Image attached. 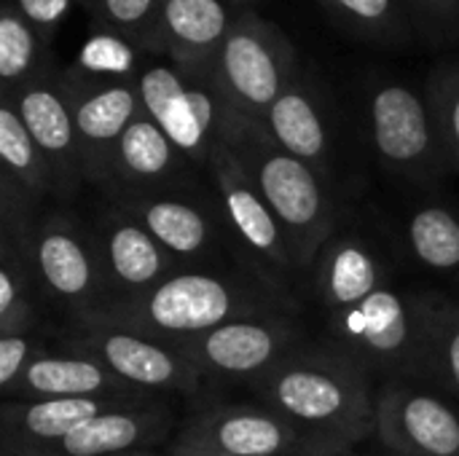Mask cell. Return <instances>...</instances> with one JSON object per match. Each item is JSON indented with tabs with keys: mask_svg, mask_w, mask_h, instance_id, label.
Instances as JSON below:
<instances>
[{
	"mask_svg": "<svg viewBox=\"0 0 459 456\" xmlns=\"http://www.w3.org/2000/svg\"><path fill=\"white\" fill-rule=\"evenodd\" d=\"M255 387L264 406L293 422L304 438L350 446L374 433L377 395L366 368L344 349L296 347Z\"/></svg>",
	"mask_w": 459,
	"mask_h": 456,
	"instance_id": "obj_1",
	"label": "cell"
},
{
	"mask_svg": "<svg viewBox=\"0 0 459 456\" xmlns=\"http://www.w3.org/2000/svg\"><path fill=\"white\" fill-rule=\"evenodd\" d=\"M223 145L237 153L280 220L296 269L312 266L320 250L328 245L333 228V204L323 185V175L307 161L282 151L261 121H253L242 113L234 116Z\"/></svg>",
	"mask_w": 459,
	"mask_h": 456,
	"instance_id": "obj_2",
	"label": "cell"
},
{
	"mask_svg": "<svg viewBox=\"0 0 459 456\" xmlns=\"http://www.w3.org/2000/svg\"><path fill=\"white\" fill-rule=\"evenodd\" d=\"M253 314H264L261 304H255L237 282L221 274L172 271L156 288L132 298L108 301L83 317L175 344Z\"/></svg>",
	"mask_w": 459,
	"mask_h": 456,
	"instance_id": "obj_3",
	"label": "cell"
},
{
	"mask_svg": "<svg viewBox=\"0 0 459 456\" xmlns=\"http://www.w3.org/2000/svg\"><path fill=\"white\" fill-rule=\"evenodd\" d=\"M293 67V46L277 24L255 11L234 13L215 56V78L242 116L264 124L266 110L296 78Z\"/></svg>",
	"mask_w": 459,
	"mask_h": 456,
	"instance_id": "obj_4",
	"label": "cell"
},
{
	"mask_svg": "<svg viewBox=\"0 0 459 456\" xmlns=\"http://www.w3.org/2000/svg\"><path fill=\"white\" fill-rule=\"evenodd\" d=\"M59 81L73 113L86 180L110 188L118 140L143 113L137 78H97L73 65L59 73Z\"/></svg>",
	"mask_w": 459,
	"mask_h": 456,
	"instance_id": "obj_5",
	"label": "cell"
},
{
	"mask_svg": "<svg viewBox=\"0 0 459 456\" xmlns=\"http://www.w3.org/2000/svg\"><path fill=\"white\" fill-rule=\"evenodd\" d=\"M30 258L40 293L67 306L73 317L91 314L102 306V271L91 234L62 210L35 215L30 228Z\"/></svg>",
	"mask_w": 459,
	"mask_h": 456,
	"instance_id": "obj_6",
	"label": "cell"
},
{
	"mask_svg": "<svg viewBox=\"0 0 459 456\" xmlns=\"http://www.w3.org/2000/svg\"><path fill=\"white\" fill-rule=\"evenodd\" d=\"M333 331L342 349L360 366L387 374L420 376L422 366V323L420 296L403 298L393 288H379L350 312L333 314Z\"/></svg>",
	"mask_w": 459,
	"mask_h": 456,
	"instance_id": "obj_7",
	"label": "cell"
},
{
	"mask_svg": "<svg viewBox=\"0 0 459 456\" xmlns=\"http://www.w3.org/2000/svg\"><path fill=\"white\" fill-rule=\"evenodd\" d=\"M368 113L377 156L390 172L428 183L449 167L430 102L411 86L382 83Z\"/></svg>",
	"mask_w": 459,
	"mask_h": 456,
	"instance_id": "obj_8",
	"label": "cell"
},
{
	"mask_svg": "<svg viewBox=\"0 0 459 456\" xmlns=\"http://www.w3.org/2000/svg\"><path fill=\"white\" fill-rule=\"evenodd\" d=\"M67 349L97 357L118 379L145 395L194 392L202 376L172 341L148 339L94 317L75 320V333Z\"/></svg>",
	"mask_w": 459,
	"mask_h": 456,
	"instance_id": "obj_9",
	"label": "cell"
},
{
	"mask_svg": "<svg viewBox=\"0 0 459 456\" xmlns=\"http://www.w3.org/2000/svg\"><path fill=\"white\" fill-rule=\"evenodd\" d=\"M202 376L245 379L258 384L280 360L296 349L290 323L272 314L239 317L202 336L175 341Z\"/></svg>",
	"mask_w": 459,
	"mask_h": 456,
	"instance_id": "obj_10",
	"label": "cell"
},
{
	"mask_svg": "<svg viewBox=\"0 0 459 456\" xmlns=\"http://www.w3.org/2000/svg\"><path fill=\"white\" fill-rule=\"evenodd\" d=\"M374 433L395 456H459V414L403 379L377 392Z\"/></svg>",
	"mask_w": 459,
	"mask_h": 456,
	"instance_id": "obj_11",
	"label": "cell"
},
{
	"mask_svg": "<svg viewBox=\"0 0 459 456\" xmlns=\"http://www.w3.org/2000/svg\"><path fill=\"white\" fill-rule=\"evenodd\" d=\"M304 441L269 406H210L186 422L175 443L221 456H290Z\"/></svg>",
	"mask_w": 459,
	"mask_h": 456,
	"instance_id": "obj_12",
	"label": "cell"
},
{
	"mask_svg": "<svg viewBox=\"0 0 459 456\" xmlns=\"http://www.w3.org/2000/svg\"><path fill=\"white\" fill-rule=\"evenodd\" d=\"M91 242L105 290L116 293L113 301L132 298L156 288L172 274L178 263L118 202L100 212Z\"/></svg>",
	"mask_w": 459,
	"mask_h": 456,
	"instance_id": "obj_13",
	"label": "cell"
},
{
	"mask_svg": "<svg viewBox=\"0 0 459 456\" xmlns=\"http://www.w3.org/2000/svg\"><path fill=\"white\" fill-rule=\"evenodd\" d=\"M8 99H13L24 126L30 129L35 145L46 159L54 177L56 196L59 199L73 196L81 188V183H86V172L81 161L73 113L62 81L51 70V62Z\"/></svg>",
	"mask_w": 459,
	"mask_h": 456,
	"instance_id": "obj_14",
	"label": "cell"
},
{
	"mask_svg": "<svg viewBox=\"0 0 459 456\" xmlns=\"http://www.w3.org/2000/svg\"><path fill=\"white\" fill-rule=\"evenodd\" d=\"M207 167L215 177V185H218L223 210L229 215V223L239 234L242 245L253 255L264 258V263L272 271H280V274L293 271L296 261L290 255L288 237H285L280 220L274 218L272 207L266 204V199L255 188L250 172L237 159V153L229 145L218 142V145H212Z\"/></svg>",
	"mask_w": 459,
	"mask_h": 456,
	"instance_id": "obj_15",
	"label": "cell"
},
{
	"mask_svg": "<svg viewBox=\"0 0 459 456\" xmlns=\"http://www.w3.org/2000/svg\"><path fill=\"white\" fill-rule=\"evenodd\" d=\"M175 425L172 409L164 400L145 398L121 409L105 411L62 441L30 456H126L151 452L169 438Z\"/></svg>",
	"mask_w": 459,
	"mask_h": 456,
	"instance_id": "obj_16",
	"label": "cell"
},
{
	"mask_svg": "<svg viewBox=\"0 0 459 456\" xmlns=\"http://www.w3.org/2000/svg\"><path fill=\"white\" fill-rule=\"evenodd\" d=\"M231 19L226 0H161L140 51L161 56L180 70L210 67L226 40Z\"/></svg>",
	"mask_w": 459,
	"mask_h": 456,
	"instance_id": "obj_17",
	"label": "cell"
},
{
	"mask_svg": "<svg viewBox=\"0 0 459 456\" xmlns=\"http://www.w3.org/2000/svg\"><path fill=\"white\" fill-rule=\"evenodd\" d=\"M186 164L188 159L180 148L143 110L118 140L108 191L116 199L172 191L183 183Z\"/></svg>",
	"mask_w": 459,
	"mask_h": 456,
	"instance_id": "obj_18",
	"label": "cell"
},
{
	"mask_svg": "<svg viewBox=\"0 0 459 456\" xmlns=\"http://www.w3.org/2000/svg\"><path fill=\"white\" fill-rule=\"evenodd\" d=\"M145 398H46L3 403V456H30L83 422Z\"/></svg>",
	"mask_w": 459,
	"mask_h": 456,
	"instance_id": "obj_19",
	"label": "cell"
},
{
	"mask_svg": "<svg viewBox=\"0 0 459 456\" xmlns=\"http://www.w3.org/2000/svg\"><path fill=\"white\" fill-rule=\"evenodd\" d=\"M5 400H46V398H151L108 366L86 352L67 349L65 355H38L13 382Z\"/></svg>",
	"mask_w": 459,
	"mask_h": 456,
	"instance_id": "obj_20",
	"label": "cell"
},
{
	"mask_svg": "<svg viewBox=\"0 0 459 456\" xmlns=\"http://www.w3.org/2000/svg\"><path fill=\"white\" fill-rule=\"evenodd\" d=\"M145 231L178 261L204 258L215 242V226L210 215L191 199L172 191L143 194V196H118L116 199Z\"/></svg>",
	"mask_w": 459,
	"mask_h": 456,
	"instance_id": "obj_21",
	"label": "cell"
},
{
	"mask_svg": "<svg viewBox=\"0 0 459 456\" xmlns=\"http://www.w3.org/2000/svg\"><path fill=\"white\" fill-rule=\"evenodd\" d=\"M137 86L143 97V110L167 132L180 153L188 161L210 164L212 142L199 124L186 75L172 62H156L137 75Z\"/></svg>",
	"mask_w": 459,
	"mask_h": 456,
	"instance_id": "obj_22",
	"label": "cell"
},
{
	"mask_svg": "<svg viewBox=\"0 0 459 456\" xmlns=\"http://www.w3.org/2000/svg\"><path fill=\"white\" fill-rule=\"evenodd\" d=\"M312 269L317 296L331 317L355 309L379 288H385L377 255L352 237H331Z\"/></svg>",
	"mask_w": 459,
	"mask_h": 456,
	"instance_id": "obj_23",
	"label": "cell"
},
{
	"mask_svg": "<svg viewBox=\"0 0 459 456\" xmlns=\"http://www.w3.org/2000/svg\"><path fill=\"white\" fill-rule=\"evenodd\" d=\"M269 137L290 156L307 161L320 175L328 169L331 134L323 108L307 81L293 78L264 116Z\"/></svg>",
	"mask_w": 459,
	"mask_h": 456,
	"instance_id": "obj_24",
	"label": "cell"
},
{
	"mask_svg": "<svg viewBox=\"0 0 459 456\" xmlns=\"http://www.w3.org/2000/svg\"><path fill=\"white\" fill-rule=\"evenodd\" d=\"M0 180L16 185L32 204H40L48 196H56L51 169L35 145L30 129L24 126L13 99H0Z\"/></svg>",
	"mask_w": 459,
	"mask_h": 456,
	"instance_id": "obj_25",
	"label": "cell"
},
{
	"mask_svg": "<svg viewBox=\"0 0 459 456\" xmlns=\"http://www.w3.org/2000/svg\"><path fill=\"white\" fill-rule=\"evenodd\" d=\"M422 366L420 376L459 398V304L444 296H420Z\"/></svg>",
	"mask_w": 459,
	"mask_h": 456,
	"instance_id": "obj_26",
	"label": "cell"
},
{
	"mask_svg": "<svg viewBox=\"0 0 459 456\" xmlns=\"http://www.w3.org/2000/svg\"><path fill=\"white\" fill-rule=\"evenodd\" d=\"M46 43L38 38L32 24L19 13L11 0L0 5V83L3 97L16 94L27 86L46 65Z\"/></svg>",
	"mask_w": 459,
	"mask_h": 456,
	"instance_id": "obj_27",
	"label": "cell"
},
{
	"mask_svg": "<svg viewBox=\"0 0 459 456\" xmlns=\"http://www.w3.org/2000/svg\"><path fill=\"white\" fill-rule=\"evenodd\" d=\"M406 242L417 261L433 271L459 269V215L441 207H420L406 226Z\"/></svg>",
	"mask_w": 459,
	"mask_h": 456,
	"instance_id": "obj_28",
	"label": "cell"
},
{
	"mask_svg": "<svg viewBox=\"0 0 459 456\" xmlns=\"http://www.w3.org/2000/svg\"><path fill=\"white\" fill-rule=\"evenodd\" d=\"M336 19H342L355 32L374 40H403L406 19L398 0H320Z\"/></svg>",
	"mask_w": 459,
	"mask_h": 456,
	"instance_id": "obj_29",
	"label": "cell"
},
{
	"mask_svg": "<svg viewBox=\"0 0 459 456\" xmlns=\"http://www.w3.org/2000/svg\"><path fill=\"white\" fill-rule=\"evenodd\" d=\"M83 8L100 30L116 32L140 48L156 22L161 0H83Z\"/></svg>",
	"mask_w": 459,
	"mask_h": 456,
	"instance_id": "obj_30",
	"label": "cell"
},
{
	"mask_svg": "<svg viewBox=\"0 0 459 456\" xmlns=\"http://www.w3.org/2000/svg\"><path fill=\"white\" fill-rule=\"evenodd\" d=\"M428 102L449 159V167L459 172V67L444 65L428 78Z\"/></svg>",
	"mask_w": 459,
	"mask_h": 456,
	"instance_id": "obj_31",
	"label": "cell"
},
{
	"mask_svg": "<svg viewBox=\"0 0 459 456\" xmlns=\"http://www.w3.org/2000/svg\"><path fill=\"white\" fill-rule=\"evenodd\" d=\"M132 51H140L132 40L102 30V35H97L83 51L81 59L75 62L78 70L97 75V78H110V81H124V78H134L132 75V65L134 56Z\"/></svg>",
	"mask_w": 459,
	"mask_h": 456,
	"instance_id": "obj_32",
	"label": "cell"
},
{
	"mask_svg": "<svg viewBox=\"0 0 459 456\" xmlns=\"http://www.w3.org/2000/svg\"><path fill=\"white\" fill-rule=\"evenodd\" d=\"M43 352L46 349L35 336V328L0 333V392H8L13 382L22 376V371Z\"/></svg>",
	"mask_w": 459,
	"mask_h": 456,
	"instance_id": "obj_33",
	"label": "cell"
},
{
	"mask_svg": "<svg viewBox=\"0 0 459 456\" xmlns=\"http://www.w3.org/2000/svg\"><path fill=\"white\" fill-rule=\"evenodd\" d=\"M11 3L32 24L38 38L48 46L56 30L62 27V22L70 16L73 3H83V0H11Z\"/></svg>",
	"mask_w": 459,
	"mask_h": 456,
	"instance_id": "obj_34",
	"label": "cell"
},
{
	"mask_svg": "<svg viewBox=\"0 0 459 456\" xmlns=\"http://www.w3.org/2000/svg\"><path fill=\"white\" fill-rule=\"evenodd\" d=\"M425 24L438 32H455L459 30V5L457 0H409Z\"/></svg>",
	"mask_w": 459,
	"mask_h": 456,
	"instance_id": "obj_35",
	"label": "cell"
},
{
	"mask_svg": "<svg viewBox=\"0 0 459 456\" xmlns=\"http://www.w3.org/2000/svg\"><path fill=\"white\" fill-rule=\"evenodd\" d=\"M290 456H355L350 452V446L342 443H328V441H317V438H307Z\"/></svg>",
	"mask_w": 459,
	"mask_h": 456,
	"instance_id": "obj_36",
	"label": "cell"
},
{
	"mask_svg": "<svg viewBox=\"0 0 459 456\" xmlns=\"http://www.w3.org/2000/svg\"><path fill=\"white\" fill-rule=\"evenodd\" d=\"M169 456H221V454L202 452V449H191V446H183V443H172V452H169Z\"/></svg>",
	"mask_w": 459,
	"mask_h": 456,
	"instance_id": "obj_37",
	"label": "cell"
},
{
	"mask_svg": "<svg viewBox=\"0 0 459 456\" xmlns=\"http://www.w3.org/2000/svg\"><path fill=\"white\" fill-rule=\"evenodd\" d=\"M226 3H234V5H242V3H250V0H226Z\"/></svg>",
	"mask_w": 459,
	"mask_h": 456,
	"instance_id": "obj_38",
	"label": "cell"
},
{
	"mask_svg": "<svg viewBox=\"0 0 459 456\" xmlns=\"http://www.w3.org/2000/svg\"><path fill=\"white\" fill-rule=\"evenodd\" d=\"M126 456H151V452H143V454H126Z\"/></svg>",
	"mask_w": 459,
	"mask_h": 456,
	"instance_id": "obj_39",
	"label": "cell"
},
{
	"mask_svg": "<svg viewBox=\"0 0 459 456\" xmlns=\"http://www.w3.org/2000/svg\"><path fill=\"white\" fill-rule=\"evenodd\" d=\"M457 5H459V0H457Z\"/></svg>",
	"mask_w": 459,
	"mask_h": 456,
	"instance_id": "obj_40",
	"label": "cell"
}]
</instances>
